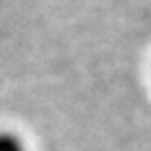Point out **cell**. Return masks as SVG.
I'll return each instance as SVG.
<instances>
[{
  "label": "cell",
  "instance_id": "1",
  "mask_svg": "<svg viewBox=\"0 0 151 151\" xmlns=\"http://www.w3.org/2000/svg\"><path fill=\"white\" fill-rule=\"evenodd\" d=\"M0 151H27V149L17 134L0 132Z\"/></svg>",
  "mask_w": 151,
  "mask_h": 151
}]
</instances>
